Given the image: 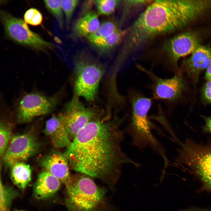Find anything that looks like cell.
Segmentation results:
<instances>
[{
	"label": "cell",
	"instance_id": "obj_14",
	"mask_svg": "<svg viewBox=\"0 0 211 211\" xmlns=\"http://www.w3.org/2000/svg\"><path fill=\"white\" fill-rule=\"evenodd\" d=\"M44 131L56 148H67L72 142L59 114L52 116L46 121Z\"/></svg>",
	"mask_w": 211,
	"mask_h": 211
},
{
	"label": "cell",
	"instance_id": "obj_28",
	"mask_svg": "<svg viewBox=\"0 0 211 211\" xmlns=\"http://www.w3.org/2000/svg\"><path fill=\"white\" fill-rule=\"evenodd\" d=\"M203 94L205 99L211 103V80L208 81L205 85Z\"/></svg>",
	"mask_w": 211,
	"mask_h": 211
},
{
	"label": "cell",
	"instance_id": "obj_2",
	"mask_svg": "<svg viewBox=\"0 0 211 211\" xmlns=\"http://www.w3.org/2000/svg\"><path fill=\"white\" fill-rule=\"evenodd\" d=\"M202 13L198 0L153 1L125 30L119 58L125 61L150 40L184 28L199 19Z\"/></svg>",
	"mask_w": 211,
	"mask_h": 211
},
{
	"label": "cell",
	"instance_id": "obj_1",
	"mask_svg": "<svg viewBox=\"0 0 211 211\" xmlns=\"http://www.w3.org/2000/svg\"><path fill=\"white\" fill-rule=\"evenodd\" d=\"M127 116L110 120L100 117L83 128L64 153L72 168L91 178L115 181L125 164L140 166L121 148L125 130L120 125Z\"/></svg>",
	"mask_w": 211,
	"mask_h": 211
},
{
	"label": "cell",
	"instance_id": "obj_3",
	"mask_svg": "<svg viewBox=\"0 0 211 211\" xmlns=\"http://www.w3.org/2000/svg\"><path fill=\"white\" fill-rule=\"evenodd\" d=\"M128 94L131 115L130 122L125 130L131 138V144L141 150L149 147L164 158L165 150L152 135L153 125L148 117L152 99L134 88L129 89Z\"/></svg>",
	"mask_w": 211,
	"mask_h": 211
},
{
	"label": "cell",
	"instance_id": "obj_20",
	"mask_svg": "<svg viewBox=\"0 0 211 211\" xmlns=\"http://www.w3.org/2000/svg\"><path fill=\"white\" fill-rule=\"evenodd\" d=\"M119 28L116 23L108 21L100 25L97 29L87 38L93 45L109 36Z\"/></svg>",
	"mask_w": 211,
	"mask_h": 211
},
{
	"label": "cell",
	"instance_id": "obj_24",
	"mask_svg": "<svg viewBox=\"0 0 211 211\" xmlns=\"http://www.w3.org/2000/svg\"><path fill=\"white\" fill-rule=\"evenodd\" d=\"M44 2L47 9L57 19L60 28H63L64 21L62 0H45Z\"/></svg>",
	"mask_w": 211,
	"mask_h": 211
},
{
	"label": "cell",
	"instance_id": "obj_26",
	"mask_svg": "<svg viewBox=\"0 0 211 211\" xmlns=\"http://www.w3.org/2000/svg\"><path fill=\"white\" fill-rule=\"evenodd\" d=\"M153 1L149 0H126L124 1V16L126 17L129 14L143 6H148ZM124 16L123 17H124Z\"/></svg>",
	"mask_w": 211,
	"mask_h": 211
},
{
	"label": "cell",
	"instance_id": "obj_29",
	"mask_svg": "<svg viewBox=\"0 0 211 211\" xmlns=\"http://www.w3.org/2000/svg\"><path fill=\"white\" fill-rule=\"evenodd\" d=\"M205 76L208 81L211 80V64L207 68Z\"/></svg>",
	"mask_w": 211,
	"mask_h": 211
},
{
	"label": "cell",
	"instance_id": "obj_6",
	"mask_svg": "<svg viewBox=\"0 0 211 211\" xmlns=\"http://www.w3.org/2000/svg\"><path fill=\"white\" fill-rule=\"evenodd\" d=\"M0 18L6 35L12 41L42 51L53 48V44L31 30L22 19L3 10L0 11Z\"/></svg>",
	"mask_w": 211,
	"mask_h": 211
},
{
	"label": "cell",
	"instance_id": "obj_27",
	"mask_svg": "<svg viewBox=\"0 0 211 211\" xmlns=\"http://www.w3.org/2000/svg\"><path fill=\"white\" fill-rule=\"evenodd\" d=\"M78 0H62V6L65 17L66 24L69 26L74 12L79 3Z\"/></svg>",
	"mask_w": 211,
	"mask_h": 211
},
{
	"label": "cell",
	"instance_id": "obj_31",
	"mask_svg": "<svg viewBox=\"0 0 211 211\" xmlns=\"http://www.w3.org/2000/svg\"><path fill=\"white\" fill-rule=\"evenodd\" d=\"M206 126L211 132V117L206 118L205 119Z\"/></svg>",
	"mask_w": 211,
	"mask_h": 211
},
{
	"label": "cell",
	"instance_id": "obj_12",
	"mask_svg": "<svg viewBox=\"0 0 211 211\" xmlns=\"http://www.w3.org/2000/svg\"><path fill=\"white\" fill-rule=\"evenodd\" d=\"M39 147L36 137L30 132L15 135L3 158L5 166L11 167L16 163L27 160L37 152Z\"/></svg>",
	"mask_w": 211,
	"mask_h": 211
},
{
	"label": "cell",
	"instance_id": "obj_10",
	"mask_svg": "<svg viewBox=\"0 0 211 211\" xmlns=\"http://www.w3.org/2000/svg\"><path fill=\"white\" fill-rule=\"evenodd\" d=\"M202 38L198 32L189 31L181 33L165 42L161 52L166 64L176 67L179 60L191 54L201 45Z\"/></svg>",
	"mask_w": 211,
	"mask_h": 211
},
{
	"label": "cell",
	"instance_id": "obj_11",
	"mask_svg": "<svg viewBox=\"0 0 211 211\" xmlns=\"http://www.w3.org/2000/svg\"><path fill=\"white\" fill-rule=\"evenodd\" d=\"M137 68L147 76L151 82L148 88L152 98L166 103L174 101L181 96L184 89L183 80L178 75L169 78L163 79L156 75L152 71L138 65Z\"/></svg>",
	"mask_w": 211,
	"mask_h": 211
},
{
	"label": "cell",
	"instance_id": "obj_17",
	"mask_svg": "<svg viewBox=\"0 0 211 211\" xmlns=\"http://www.w3.org/2000/svg\"><path fill=\"white\" fill-rule=\"evenodd\" d=\"M60 183L59 179L45 170L38 176L34 187V195L38 199L50 197L59 189Z\"/></svg>",
	"mask_w": 211,
	"mask_h": 211
},
{
	"label": "cell",
	"instance_id": "obj_16",
	"mask_svg": "<svg viewBox=\"0 0 211 211\" xmlns=\"http://www.w3.org/2000/svg\"><path fill=\"white\" fill-rule=\"evenodd\" d=\"M98 14L90 11L78 19L72 28L71 37L77 39L87 37L95 32L100 25Z\"/></svg>",
	"mask_w": 211,
	"mask_h": 211
},
{
	"label": "cell",
	"instance_id": "obj_9",
	"mask_svg": "<svg viewBox=\"0 0 211 211\" xmlns=\"http://www.w3.org/2000/svg\"><path fill=\"white\" fill-rule=\"evenodd\" d=\"M59 115L72 141L88 123L100 118L97 110L85 107L76 95Z\"/></svg>",
	"mask_w": 211,
	"mask_h": 211
},
{
	"label": "cell",
	"instance_id": "obj_25",
	"mask_svg": "<svg viewBox=\"0 0 211 211\" xmlns=\"http://www.w3.org/2000/svg\"><path fill=\"white\" fill-rule=\"evenodd\" d=\"M24 18L26 23L35 26L40 25L43 21L41 13L34 8H31L27 10L24 14Z\"/></svg>",
	"mask_w": 211,
	"mask_h": 211
},
{
	"label": "cell",
	"instance_id": "obj_23",
	"mask_svg": "<svg viewBox=\"0 0 211 211\" xmlns=\"http://www.w3.org/2000/svg\"><path fill=\"white\" fill-rule=\"evenodd\" d=\"M121 1L117 0H96L94 1L99 14L109 16L112 14Z\"/></svg>",
	"mask_w": 211,
	"mask_h": 211
},
{
	"label": "cell",
	"instance_id": "obj_13",
	"mask_svg": "<svg viewBox=\"0 0 211 211\" xmlns=\"http://www.w3.org/2000/svg\"><path fill=\"white\" fill-rule=\"evenodd\" d=\"M40 164L45 170L64 184L68 181L70 173L69 162L64 154L57 151L53 152L43 157Z\"/></svg>",
	"mask_w": 211,
	"mask_h": 211
},
{
	"label": "cell",
	"instance_id": "obj_15",
	"mask_svg": "<svg viewBox=\"0 0 211 211\" xmlns=\"http://www.w3.org/2000/svg\"><path fill=\"white\" fill-rule=\"evenodd\" d=\"M211 64V47L201 45L183 62V67L188 73L197 74Z\"/></svg>",
	"mask_w": 211,
	"mask_h": 211
},
{
	"label": "cell",
	"instance_id": "obj_7",
	"mask_svg": "<svg viewBox=\"0 0 211 211\" xmlns=\"http://www.w3.org/2000/svg\"><path fill=\"white\" fill-rule=\"evenodd\" d=\"M58 102L56 95L48 96L38 92L26 94L16 106L17 120L21 123H27L35 118L48 114L54 110Z\"/></svg>",
	"mask_w": 211,
	"mask_h": 211
},
{
	"label": "cell",
	"instance_id": "obj_21",
	"mask_svg": "<svg viewBox=\"0 0 211 211\" xmlns=\"http://www.w3.org/2000/svg\"><path fill=\"white\" fill-rule=\"evenodd\" d=\"M0 211H8L12 200L17 193L11 188L4 186L0 178Z\"/></svg>",
	"mask_w": 211,
	"mask_h": 211
},
{
	"label": "cell",
	"instance_id": "obj_19",
	"mask_svg": "<svg viewBox=\"0 0 211 211\" xmlns=\"http://www.w3.org/2000/svg\"><path fill=\"white\" fill-rule=\"evenodd\" d=\"M125 33V30L119 28L111 35L93 46L101 54L108 53L121 42Z\"/></svg>",
	"mask_w": 211,
	"mask_h": 211
},
{
	"label": "cell",
	"instance_id": "obj_32",
	"mask_svg": "<svg viewBox=\"0 0 211 211\" xmlns=\"http://www.w3.org/2000/svg\"></svg>",
	"mask_w": 211,
	"mask_h": 211
},
{
	"label": "cell",
	"instance_id": "obj_22",
	"mask_svg": "<svg viewBox=\"0 0 211 211\" xmlns=\"http://www.w3.org/2000/svg\"><path fill=\"white\" fill-rule=\"evenodd\" d=\"M11 128L6 123L1 122L0 125V156L3 158L12 138Z\"/></svg>",
	"mask_w": 211,
	"mask_h": 211
},
{
	"label": "cell",
	"instance_id": "obj_8",
	"mask_svg": "<svg viewBox=\"0 0 211 211\" xmlns=\"http://www.w3.org/2000/svg\"><path fill=\"white\" fill-rule=\"evenodd\" d=\"M181 156L183 162L195 172L204 187L211 190V147L188 142Z\"/></svg>",
	"mask_w": 211,
	"mask_h": 211
},
{
	"label": "cell",
	"instance_id": "obj_4",
	"mask_svg": "<svg viewBox=\"0 0 211 211\" xmlns=\"http://www.w3.org/2000/svg\"><path fill=\"white\" fill-rule=\"evenodd\" d=\"M85 174L71 175L64 184L66 203L71 211H93L102 203L105 192Z\"/></svg>",
	"mask_w": 211,
	"mask_h": 211
},
{
	"label": "cell",
	"instance_id": "obj_30",
	"mask_svg": "<svg viewBox=\"0 0 211 211\" xmlns=\"http://www.w3.org/2000/svg\"><path fill=\"white\" fill-rule=\"evenodd\" d=\"M182 211H211V209H202L198 208H192L183 210Z\"/></svg>",
	"mask_w": 211,
	"mask_h": 211
},
{
	"label": "cell",
	"instance_id": "obj_18",
	"mask_svg": "<svg viewBox=\"0 0 211 211\" xmlns=\"http://www.w3.org/2000/svg\"><path fill=\"white\" fill-rule=\"evenodd\" d=\"M10 167L11 178L14 184L21 189L25 188L31 179L30 165L21 161L15 163Z\"/></svg>",
	"mask_w": 211,
	"mask_h": 211
},
{
	"label": "cell",
	"instance_id": "obj_5",
	"mask_svg": "<svg viewBox=\"0 0 211 211\" xmlns=\"http://www.w3.org/2000/svg\"><path fill=\"white\" fill-rule=\"evenodd\" d=\"M76 73L74 91L75 95L88 101L94 99L104 68L99 62L89 54L82 52L75 58Z\"/></svg>",
	"mask_w": 211,
	"mask_h": 211
}]
</instances>
